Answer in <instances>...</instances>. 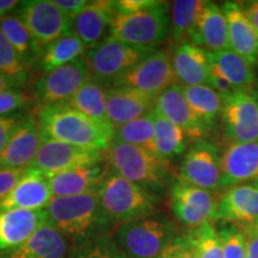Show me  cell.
Listing matches in <instances>:
<instances>
[{"label":"cell","mask_w":258,"mask_h":258,"mask_svg":"<svg viewBox=\"0 0 258 258\" xmlns=\"http://www.w3.org/2000/svg\"><path fill=\"white\" fill-rule=\"evenodd\" d=\"M47 224L62 233L78 249L111 234L115 221L102 206L98 194L53 198L44 208Z\"/></svg>","instance_id":"obj_1"},{"label":"cell","mask_w":258,"mask_h":258,"mask_svg":"<svg viewBox=\"0 0 258 258\" xmlns=\"http://www.w3.org/2000/svg\"><path fill=\"white\" fill-rule=\"evenodd\" d=\"M36 116L42 139L103 152L114 140V128L99 124L71 108L66 102L40 106Z\"/></svg>","instance_id":"obj_2"},{"label":"cell","mask_w":258,"mask_h":258,"mask_svg":"<svg viewBox=\"0 0 258 258\" xmlns=\"http://www.w3.org/2000/svg\"><path fill=\"white\" fill-rule=\"evenodd\" d=\"M104 159L118 175L158 196L169 192L176 178L170 160L120 141L112 140L104 151Z\"/></svg>","instance_id":"obj_3"},{"label":"cell","mask_w":258,"mask_h":258,"mask_svg":"<svg viewBox=\"0 0 258 258\" xmlns=\"http://www.w3.org/2000/svg\"><path fill=\"white\" fill-rule=\"evenodd\" d=\"M97 194L116 225L151 217L160 209V196L125 179L111 167Z\"/></svg>","instance_id":"obj_4"},{"label":"cell","mask_w":258,"mask_h":258,"mask_svg":"<svg viewBox=\"0 0 258 258\" xmlns=\"http://www.w3.org/2000/svg\"><path fill=\"white\" fill-rule=\"evenodd\" d=\"M180 233L178 225L157 214L117 225L112 239L128 258H157Z\"/></svg>","instance_id":"obj_5"},{"label":"cell","mask_w":258,"mask_h":258,"mask_svg":"<svg viewBox=\"0 0 258 258\" xmlns=\"http://www.w3.org/2000/svg\"><path fill=\"white\" fill-rule=\"evenodd\" d=\"M169 2H156L132 15L116 14L109 38L140 47L157 48L170 36Z\"/></svg>","instance_id":"obj_6"},{"label":"cell","mask_w":258,"mask_h":258,"mask_svg":"<svg viewBox=\"0 0 258 258\" xmlns=\"http://www.w3.org/2000/svg\"><path fill=\"white\" fill-rule=\"evenodd\" d=\"M157 49L134 46L108 37L97 46L86 49L83 56L89 64L92 79L105 84L133 69Z\"/></svg>","instance_id":"obj_7"},{"label":"cell","mask_w":258,"mask_h":258,"mask_svg":"<svg viewBox=\"0 0 258 258\" xmlns=\"http://www.w3.org/2000/svg\"><path fill=\"white\" fill-rule=\"evenodd\" d=\"M167 194L173 218L188 230L217 222L220 198L218 192L199 188L177 176Z\"/></svg>","instance_id":"obj_8"},{"label":"cell","mask_w":258,"mask_h":258,"mask_svg":"<svg viewBox=\"0 0 258 258\" xmlns=\"http://www.w3.org/2000/svg\"><path fill=\"white\" fill-rule=\"evenodd\" d=\"M16 14L28 28L40 56L48 46L71 34V18L53 0L21 2Z\"/></svg>","instance_id":"obj_9"},{"label":"cell","mask_w":258,"mask_h":258,"mask_svg":"<svg viewBox=\"0 0 258 258\" xmlns=\"http://www.w3.org/2000/svg\"><path fill=\"white\" fill-rule=\"evenodd\" d=\"M92 79L91 71L84 56L35 80L31 95L41 106L67 102Z\"/></svg>","instance_id":"obj_10"},{"label":"cell","mask_w":258,"mask_h":258,"mask_svg":"<svg viewBox=\"0 0 258 258\" xmlns=\"http://www.w3.org/2000/svg\"><path fill=\"white\" fill-rule=\"evenodd\" d=\"M173 84H178L171 61V51L158 49L110 83L114 88H129L158 98Z\"/></svg>","instance_id":"obj_11"},{"label":"cell","mask_w":258,"mask_h":258,"mask_svg":"<svg viewBox=\"0 0 258 258\" xmlns=\"http://www.w3.org/2000/svg\"><path fill=\"white\" fill-rule=\"evenodd\" d=\"M221 129L231 143L258 141V101L256 89L240 90L224 101Z\"/></svg>","instance_id":"obj_12"},{"label":"cell","mask_w":258,"mask_h":258,"mask_svg":"<svg viewBox=\"0 0 258 258\" xmlns=\"http://www.w3.org/2000/svg\"><path fill=\"white\" fill-rule=\"evenodd\" d=\"M221 154L217 145L201 139L195 141L179 166V178L199 188L219 192L221 190Z\"/></svg>","instance_id":"obj_13"},{"label":"cell","mask_w":258,"mask_h":258,"mask_svg":"<svg viewBox=\"0 0 258 258\" xmlns=\"http://www.w3.org/2000/svg\"><path fill=\"white\" fill-rule=\"evenodd\" d=\"M104 152L90 150L61 141L42 139L36 158L28 169L42 171L48 176L56 175L76 167L104 161Z\"/></svg>","instance_id":"obj_14"},{"label":"cell","mask_w":258,"mask_h":258,"mask_svg":"<svg viewBox=\"0 0 258 258\" xmlns=\"http://www.w3.org/2000/svg\"><path fill=\"white\" fill-rule=\"evenodd\" d=\"M258 182V141L230 143L221 154V190Z\"/></svg>","instance_id":"obj_15"},{"label":"cell","mask_w":258,"mask_h":258,"mask_svg":"<svg viewBox=\"0 0 258 258\" xmlns=\"http://www.w3.org/2000/svg\"><path fill=\"white\" fill-rule=\"evenodd\" d=\"M217 221L239 227L258 224V182L225 189L219 198Z\"/></svg>","instance_id":"obj_16"},{"label":"cell","mask_w":258,"mask_h":258,"mask_svg":"<svg viewBox=\"0 0 258 258\" xmlns=\"http://www.w3.org/2000/svg\"><path fill=\"white\" fill-rule=\"evenodd\" d=\"M115 15L111 0L90 2L79 15L71 19V32L83 42L86 49H90L109 37Z\"/></svg>","instance_id":"obj_17"},{"label":"cell","mask_w":258,"mask_h":258,"mask_svg":"<svg viewBox=\"0 0 258 258\" xmlns=\"http://www.w3.org/2000/svg\"><path fill=\"white\" fill-rule=\"evenodd\" d=\"M42 144L37 116L25 114L8 146L0 154V166L28 169L36 158Z\"/></svg>","instance_id":"obj_18"},{"label":"cell","mask_w":258,"mask_h":258,"mask_svg":"<svg viewBox=\"0 0 258 258\" xmlns=\"http://www.w3.org/2000/svg\"><path fill=\"white\" fill-rule=\"evenodd\" d=\"M154 109L170 122L182 129L186 138L192 140L194 143L205 139L206 134L209 132L190 108L183 93L182 85L179 84H173L158 96Z\"/></svg>","instance_id":"obj_19"},{"label":"cell","mask_w":258,"mask_h":258,"mask_svg":"<svg viewBox=\"0 0 258 258\" xmlns=\"http://www.w3.org/2000/svg\"><path fill=\"white\" fill-rule=\"evenodd\" d=\"M44 224H47L44 209L0 212V253L17 249Z\"/></svg>","instance_id":"obj_20"},{"label":"cell","mask_w":258,"mask_h":258,"mask_svg":"<svg viewBox=\"0 0 258 258\" xmlns=\"http://www.w3.org/2000/svg\"><path fill=\"white\" fill-rule=\"evenodd\" d=\"M157 98L147 93L129 88L108 86L106 112L115 129L150 114L154 109Z\"/></svg>","instance_id":"obj_21"},{"label":"cell","mask_w":258,"mask_h":258,"mask_svg":"<svg viewBox=\"0 0 258 258\" xmlns=\"http://www.w3.org/2000/svg\"><path fill=\"white\" fill-rule=\"evenodd\" d=\"M51 199L49 176L42 171L27 169L14 190L0 203V212L9 209H44Z\"/></svg>","instance_id":"obj_22"},{"label":"cell","mask_w":258,"mask_h":258,"mask_svg":"<svg viewBox=\"0 0 258 258\" xmlns=\"http://www.w3.org/2000/svg\"><path fill=\"white\" fill-rule=\"evenodd\" d=\"M110 170L106 161L71 169L49 176L53 198H69L95 192Z\"/></svg>","instance_id":"obj_23"},{"label":"cell","mask_w":258,"mask_h":258,"mask_svg":"<svg viewBox=\"0 0 258 258\" xmlns=\"http://www.w3.org/2000/svg\"><path fill=\"white\" fill-rule=\"evenodd\" d=\"M220 6L227 23L230 49L257 66L258 34L245 15L240 2H224Z\"/></svg>","instance_id":"obj_24"},{"label":"cell","mask_w":258,"mask_h":258,"mask_svg":"<svg viewBox=\"0 0 258 258\" xmlns=\"http://www.w3.org/2000/svg\"><path fill=\"white\" fill-rule=\"evenodd\" d=\"M171 61L176 80L182 86L207 85L211 70L208 51L191 42L175 44Z\"/></svg>","instance_id":"obj_25"},{"label":"cell","mask_w":258,"mask_h":258,"mask_svg":"<svg viewBox=\"0 0 258 258\" xmlns=\"http://www.w3.org/2000/svg\"><path fill=\"white\" fill-rule=\"evenodd\" d=\"M70 240L49 224H44L29 239L0 258H69Z\"/></svg>","instance_id":"obj_26"},{"label":"cell","mask_w":258,"mask_h":258,"mask_svg":"<svg viewBox=\"0 0 258 258\" xmlns=\"http://www.w3.org/2000/svg\"><path fill=\"white\" fill-rule=\"evenodd\" d=\"M191 43L207 51H220L230 48L227 23L221 6L217 3L205 2Z\"/></svg>","instance_id":"obj_27"},{"label":"cell","mask_w":258,"mask_h":258,"mask_svg":"<svg viewBox=\"0 0 258 258\" xmlns=\"http://www.w3.org/2000/svg\"><path fill=\"white\" fill-rule=\"evenodd\" d=\"M208 57L212 66H214L238 91L254 89L256 72L250 61L230 48L220 51H208Z\"/></svg>","instance_id":"obj_28"},{"label":"cell","mask_w":258,"mask_h":258,"mask_svg":"<svg viewBox=\"0 0 258 258\" xmlns=\"http://www.w3.org/2000/svg\"><path fill=\"white\" fill-rule=\"evenodd\" d=\"M106 92H108V86L91 79L66 103L71 108L98 122L99 124L114 128L109 121L108 112H106Z\"/></svg>","instance_id":"obj_29"},{"label":"cell","mask_w":258,"mask_h":258,"mask_svg":"<svg viewBox=\"0 0 258 258\" xmlns=\"http://www.w3.org/2000/svg\"><path fill=\"white\" fill-rule=\"evenodd\" d=\"M205 0H176L170 8V37L175 44L191 42Z\"/></svg>","instance_id":"obj_30"},{"label":"cell","mask_w":258,"mask_h":258,"mask_svg":"<svg viewBox=\"0 0 258 258\" xmlns=\"http://www.w3.org/2000/svg\"><path fill=\"white\" fill-rule=\"evenodd\" d=\"M182 89L190 108L208 131H212L221 116L224 99L208 85L182 86Z\"/></svg>","instance_id":"obj_31"},{"label":"cell","mask_w":258,"mask_h":258,"mask_svg":"<svg viewBox=\"0 0 258 258\" xmlns=\"http://www.w3.org/2000/svg\"><path fill=\"white\" fill-rule=\"evenodd\" d=\"M85 50L86 48L83 42L71 32L66 36L59 38L43 50V53L36 61L37 67L42 74L49 73L83 56Z\"/></svg>","instance_id":"obj_32"},{"label":"cell","mask_w":258,"mask_h":258,"mask_svg":"<svg viewBox=\"0 0 258 258\" xmlns=\"http://www.w3.org/2000/svg\"><path fill=\"white\" fill-rule=\"evenodd\" d=\"M152 117L156 131L157 153L166 160L185 153L186 135L184 132L164 117L156 109L152 110Z\"/></svg>","instance_id":"obj_33"},{"label":"cell","mask_w":258,"mask_h":258,"mask_svg":"<svg viewBox=\"0 0 258 258\" xmlns=\"http://www.w3.org/2000/svg\"><path fill=\"white\" fill-rule=\"evenodd\" d=\"M0 30L25 64L34 62V60L37 61L40 54L35 46V42L28 28L25 27L23 21L18 17L17 14H12L0 19Z\"/></svg>","instance_id":"obj_34"},{"label":"cell","mask_w":258,"mask_h":258,"mask_svg":"<svg viewBox=\"0 0 258 258\" xmlns=\"http://www.w3.org/2000/svg\"><path fill=\"white\" fill-rule=\"evenodd\" d=\"M114 140L157 153L156 131H154L152 111L138 120L116 128Z\"/></svg>","instance_id":"obj_35"},{"label":"cell","mask_w":258,"mask_h":258,"mask_svg":"<svg viewBox=\"0 0 258 258\" xmlns=\"http://www.w3.org/2000/svg\"><path fill=\"white\" fill-rule=\"evenodd\" d=\"M199 258H224L222 245L214 222L186 231Z\"/></svg>","instance_id":"obj_36"},{"label":"cell","mask_w":258,"mask_h":258,"mask_svg":"<svg viewBox=\"0 0 258 258\" xmlns=\"http://www.w3.org/2000/svg\"><path fill=\"white\" fill-rule=\"evenodd\" d=\"M0 73L17 79L24 85L27 82V64L0 30Z\"/></svg>","instance_id":"obj_37"},{"label":"cell","mask_w":258,"mask_h":258,"mask_svg":"<svg viewBox=\"0 0 258 258\" xmlns=\"http://www.w3.org/2000/svg\"><path fill=\"white\" fill-rule=\"evenodd\" d=\"M217 230L221 240L224 258H247L244 233L239 226L220 222Z\"/></svg>","instance_id":"obj_38"},{"label":"cell","mask_w":258,"mask_h":258,"mask_svg":"<svg viewBox=\"0 0 258 258\" xmlns=\"http://www.w3.org/2000/svg\"><path fill=\"white\" fill-rule=\"evenodd\" d=\"M76 258H128L112 239V233L85 245L77 251Z\"/></svg>","instance_id":"obj_39"},{"label":"cell","mask_w":258,"mask_h":258,"mask_svg":"<svg viewBox=\"0 0 258 258\" xmlns=\"http://www.w3.org/2000/svg\"><path fill=\"white\" fill-rule=\"evenodd\" d=\"M34 101L32 95L19 88L2 92L0 93V116L14 115L18 110L27 108Z\"/></svg>","instance_id":"obj_40"},{"label":"cell","mask_w":258,"mask_h":258,"mask_svg":"<svg viewBox=\"0 0 258 258\" xmlns=\"http://www.w3.org/2000/svg\"><path fill=\"white\" fill-rule=\"evenodd\" d=\"M157 258H199L186 231L179 233Z\"/></svg>","instance_id":"obj_41"},{"label":"cell","mask_w":258,"mask_h":258,"mask_svg":"<svg viewBox=\"0 0 258 258\" xmlns=\"http://www.w3.org/2000/svg\"><path fill=\"white\" fill-rule=\"evenodd\" d=\"M25 114H14L0 116V154L8 146L9 141L14 137L18 125L23 121Z\"/></svg>","instance_id":"obj_42"},{"label":"cell","mask_w":258,"mask_h":258,"mask_svg":"<svg viewBox=\"0 0 258 258\" xmlns=\"http://www.w3.org/2000/svg\"><path fill=\"white\" fill-rule=\"evenodd\" d=\"M27 169H9L0 166V203L8 198Z\"/></svg>","instance_id":"obj_43"},{"label":"cell","mask_w":258,"mask_h":258,"mask_svg":"<svg viewBox=\"0 0 258 258\" xmlns=\"http://www.w3.org/2000/svg\"><path fill=\"white\" fill-rule=\"evenodd\" d=\"M207 85L209 88L214 90L215 92L219 93V96H220L224 101L238 91V90L235 89L234 86L232 85V84L228 82V80L226 79L214 66H212V64H211V70H209V74H208Z\"/></svg>","instance_id":"obj_44"},{"label":"cell","mask_w":258,"mask_h":258,"mask_svg":"<svg viewBox=\"0 0 258 258\" xmlns=\"http://www.w3.org/2000/svg\"><path fill=\"white\" fill-rule=\"evenodd\" d=\"M154 2L156 0H116L114 5L116 14L132 15L147 9L148 6L153 5Z\"/></svg>","instance_id":"obj_45"},{"label":"cell","mask_w":258,"mask_h":258,"mask_svg":"<svg viewBox=\"0 0 258 258\" xmlns=\"http://www.w3.org/2000/svg\"><path fill=\"white\" fill-rule=\"evenodd\" d=\"M240 228L246 244L247 258H258V224Z\"/></svg>","instance_id":"obj_46"},{"label":"cell","mask_w":258,"mask_h":258,"mask_svg":"<svg viewBox=\"0 0 258 258\" xmlns=\"http://www.w3.org/2000/svg\"><path fill=\"white\" fill-rule=\"evenodd\" d=\"M53 2L71 19L79 15L90 3L88 0H53Z\"/></svg>","instance_id":"obj_47"},{"label":"cell","mask_w":258,"mask_h":258,"mask_svg":"<svg viewBox=\"0 0 258 258\" xmlns=\"http://www.w3.org/2000/svg\"><path fill=\"white\" fill-rule=\"evenodd\" d=\"M241 8H243L245 15L249 18L250 23L252 24L254 30L258 34V0H252V2H241Z\"/></svg>","instance_id":"obj_48"},{"label":"cell","mask_w":258,"mask_h":258,"mask_svg":"<svg viewBox=\"0 0 258 258\" xmlns=\"http://www.w3.org/2000/svg\"><path fill=\"white\" fill-rule=\"evenodd\" d=\"M22 85H23V84H22L21 82H18L17 79L10 78V77L5 76V74L0 73V93L4 92V91H8V90L19 88V86H22Z\"/></svg>","instance_id":"obj_49"},{"label":"cell","mask_w":258,"mask_h":258,"mask_svg":"<svg viewBox=\"0 0 258 258\" xmlns=\"http://www.w3.org/2000/svg\"><path fill=\"white\" fill-rule=\"evenodd\" d=\"M256 91H257V101H258V90L256 89Z\"/></svg>","instance_id":"obj_50"}]
</instances>
